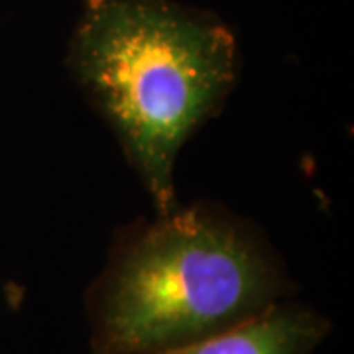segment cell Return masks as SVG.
Wrapping results in <instances>:
<instances>
[{
    "instance_id": "obj_3",
    "label": "cell",
    "mask_w": 354,
    "mask_h": 354,
    "mask_svg": "<svg viewBox=\"0 0 354 354\" xmlns=\"http://www.w3.org/2000/svg\"><path fill=\"white\" fill-rule=\"evenodd\" d=\"M330 329L329 317L291 297L232 329L164 354H313Z\"/></svg>"
},
{
    "instance_id": "obj_1",
    "label": "cell",
    "mask_w": 354,
    "mask_h": 354,
    "mask_svg": "<svg viewBox=\"0 0 354 354\" xmlns=\"http://www.w3.org/2000/svg\"><path fill=\"white\" fill-rule=\"evenodd\" d=\"M297 291L266 234L225 205H177L114 234L85 291L88 354H164Z\"/></svg>"
},
{
    "instance_id": "obj_2",
    "label": "cell",
    "mask_w": 354,
    "mask_h": 354,
    "mask_svg": "<svg viewBox=\"0 0 354 354\" xmlns=\"http://www.w3.org/2000/svg\"><path fill=\"white\" fill-rule=\"evenodd\" d=\"M67 67L156 213L174 211L179 153L236 88L234 34L171 0H85Z\"/></svg>"
}]
</instances>
